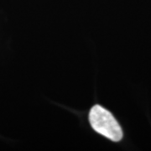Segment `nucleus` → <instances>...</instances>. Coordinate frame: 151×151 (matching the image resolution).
Instances as JSON below:
<instances>
[{"mask_svg":"<svg viewBox=\"0 0 151 151\" xmlns=\"http://www.w3.org/2000/svg\"><path fill=\"white\" fill-rule=\"evenodd\" d=\"M89 122L92 129L113 142L123 138V131L113 115L100 105L93 106L89 113Z\"/></svg>","mask_w":151,"mask_h":151,"instance_id":"1","label":"nucleus"}]
</instances>
